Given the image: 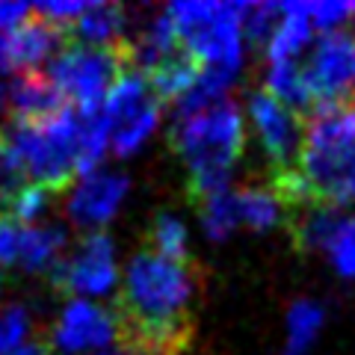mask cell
<instances>
[{"label":"cell","mask_w":355,"mask_h":355,"mask_svg":"<svg viewBox=\"0 0 355 355\" xmlns=\"http://www.w3.org/2000/svg\"><path fill=\"white\" fill-rule=\"evenodd\" d=\"M190 263L133 254L116 293L119 340L133 355H187L196 338Z\"/></svg>","instance_id":"1"},{"label":"cell","mask_w":355,"mask_h":355,"mask_svg":"<svg viewBox=\"0 0 355 355\" xmlns=\"http://www.w3.org/2000/svg\"><path fill=\"white\" fill-rule=\"evenodd\" d=\"M27 178L44 193H62L77 181L98 172L110 148L101 110L65 107L44 121H12L6 128Z\"/></svg>","instance_id":"2"},{"label":"cell","mask_w":355,"mask_h":355,"mask_svg":"<svg viewBox=\"0 0 355 355\" xmlns=\"http://www.w3.org/2000/svg\"><path fill=\"white\" fill-rule=\"evenodd\" d=\"M299 175L311 202L355 205V107H320L305 119Z\"/></svg>","instance_id":"3"},{"label":"cell","mask_w":355,"mask_h":355,"mask_svg":"<svg viewBox=\"0 0 355 355\" xmlns=\"http://www.w3.org/2000/svg\"><path fill=\"white\" fill-rule=\"evenodd\" d=\"M172 148L193 175H231V166L240 160L246 125L234 101H219L202 113L175 121L169 133Z\"/></svg>","instance_id":"4"},{"label":"cell","mask_w":355,"mask_h":355,"mask_svg":"<svg viewBox=\"0 0 355 355\" xmlns=\"http://www.w3.org/2000/svg\"><path fill=\"white\" fill-rule=\"evenodd\" d=\"M133 69V44L125 39L110 48L69 42L51 60L48 80L77 110H101L119 77Z\"/></svg>","instance_id":"5"},{"label":"cell","mask_w":355,"mask_h":355,"mask_svg":"<svg viewBox=\"0 0 355 355\" xmlns=\"http://www.w3.org/2000/svg\"><path fill=\"white\" fill-rule=\"evenodd\" d=\"M178 39L193 57L210 69L225 65L240 69L243 62V15L246 3H207V0H184L166 9Z\"/></svg>","instance_id":"6"},{"label":"cell","mask_w":355,"mask_h":355,"mask_svg":"<svg viewBox=\"0 0 355 355\" xmlns=\"http://www.w3.org/2000/svg\"><path fill=\"white\" fill-rule=\"evenodd\" d=\"M160 110H163V101L148 86L146 77L139 71L121 74L101 107L107 137H110V151H116L119 157L139 151L154 133V128H157Z\"/></svg>","instance_id":"7"},{"label":"cell","mask_w":355,"mask_h":355,"mask_svg":"<svg viewBox=\"0 0 355 355\" xmlns=\"http://www.w3.org/2000/svg\"><path fill=\"white\" fill-rule=\"evenodd\" d=\"M299 65L317 110L355 107V33L331 30L317 36Z\"/></svg>","instance_id":"8"},{"label":"cell","mask_w":355,"mask_h":355,"mask_svg":"<svg viewBox=\"0 0 355 355\" xmlns=\"http://www.w3.org/2000/svg\"><path fill=\"white\" fill-rule=\"evenodd\" d=\"M249 119L270 163V178L296 172L305 142V119H299V113L272 98L266 89L249 95Z\"/></svg>","instance_id":"9"},{"label":"cell","mask_w":355,"mask_h":355,"mask_svg":"<svg viewBox=\"0 0 355 355\" xmlns=\"http://www.w3.org/2000/svg\"><path fill=\"white\" fill-rule=\"evenodd\" d=\"M116 282H119L116 246L104 231L86 234L69 258H62V263L51 272V284L69 299L104 296L113 287H119Z\"/></svg>","instance_id":"10"},{"label":"cell","mask_w":355,"mask_h":355,"mask_svg":"<svg viewBox=\"0 0 355 355\" xmlns=\"http://www.w3.org/2000/svg\"><path fill=\"white\" fill-rule=\"evenodd\" d=\"M65 44H69V33L33 9V15H27L21 24L0 33V71L9 77L36 74L42 62L51 65Z\"/></svg>","instance_id":"11"},{"label":"cell","mask_w":355,"mask_h":355,"mask_svg":"<svg viewBox=\"0 0 355 355\" xmlns=\"http://www.w3.org/2000/svg\"><path fill=\"white\" fill-rule=\"evenodd\" d=\"M116 338H119L116 314H110L107 308L95 302H86V299H69V305L62 308V314L51 329L53 349L62 355L98 352Z\"/></svg>","instance_id":"12"},{"label":"cell","mask_w":355,"mask_h":355,"mask_svg":"<svg viewBox=\"0 0 355 355\" xmlns=\"http://www.w3.org/2000/svg\"><path fill=\"white\" fill-rule=\"evenodd\" d=\"M65 231L57 225H18L0 219V263L24 272H53L62 263Z\"/></svg>","instance_id":"13"},{"label":"cell","mask_w":355,"mask_h":355,"mask_svg":"<svg viewBox=\"0 0 355 355\" xmlns=\"http://www.w3.org/2000/svg\"><path fill=\"white\" fill-rule=\"evenodd\" d=\"M128 178L121 172H107L98 169L92 175H86L80 184L74 187V193L69 198V216L74 225L86 228L89 234L98 228H104L110 219L119 214L121 202L128 196Z\"/></svg>","instance_id":"14"},{"label":"cell","mask_w":355,"mask_h":355,"mask_svg":"<svg viewBox=\"0 0 355 355\" xmlns=\"http://www.w3.org/2000/svg\"><path fill=\"white\" fill-rule=\"evenodd\" d=\"M0 104L6 107V113L12 121H44L51 116L62 113L65 107H71L65 98L60 95V89L48 80L44 71L36 74H21L12 77L9 83L0 86Z\"/></svg>","instance_id":"15"},{"label":"cell","mask_w":355,"mask_h":355,"mask_svg":"<svg viewBox=\"0 0 355 355\" xmlns=\"http://www.w3.org/2000/svg\"><path fill=\"white\" fill-rule=\"evenodd\" d=\"M287 228H291L293 246L302 254H314V252H329L331 240H335L340 222L347 219L338 207H326V205H305L299 210H291L284 216Z\"/></svg>","instance_id":"16"},{"label":"cell","mask_w":355,"mask_h":355,"mask_svg":"<svg viewBox=\"0 0 355 355\" xmlns=\"http://www.w3.org/2000/svg\"><path fill=\"white\" fill-rule=\"evenodd\" d=\"M125 9L116 3H92L86 12L74 21V24L65 30L69 39L77 44H92V48H110V44L125 42Z\"/></svg>","instance_id":"17"},{"label":"cell","mask_w":355,"mask_h":355,"mask_svg":"<svg viewBox=\"0 0 355 355\" xmlns=\"http://www.w3.org/2000/svg\"><path fill=\"white\" fill-rule=\"evenodd\" d=\"M237 214H240V228L266 231L284 219V207L270 187L249 184L237 190Z\"/></svg>","instance_id":"18"},{"label":"cell","mask_w":355,"mask_h":355,"mask_svg":"<svg viewBox=\"0 0 355 355\" xmlns=\"http://www.w3.org/2000/svg\"><path fill=\"white\" fill-rule=\"evenodd\" d=\"M323 329V308L311 299H299L287 311V343L282 355H305Z\"/></svg>","instance_id":"19"},{"label":"cell","mask_w":355,"mask_h":355,"mask_svg":"<svg viewBox=\"0 0 355 355\" xmlns=\"http://www.w3.org/2000/svg\"><path fill=\"white\" fill-rule=\"evenodd\" d=\"M148 252L163 254L178 263H190V240H187V225L172 214H157L146 231Z\"/></svg>","instance_id":"20"},{"label":"cell","mask_w":355,"mask_h":355,"mask_svg":"<svg viewBox=\"0 0 355 355\" xmlns=\"http://www.w3.org/2000/svg\"><path fill=\"white\" fill-rule=\"evenodd\" d=\"M198 216H202L205 234L210 240H225L231 237V231L240 228V214H237V193H219L214 198H207L205 205H198Z\"/></svg>","instance_id":"21"},{"label":"cell","mask_w":355,"mask_h":355,"mask_svg":"<svg viewBox=\"0 0 355 355\" xmlns=\"http://www.w3.org/2000/svg\"><path fill=\"white\" fill-rule=\"evenodd\" d=\"M284 18L282 3H246V15H243V36L246 42L266 48L272 39V33L279 30Z\"/></svg>","instance_id":"22"},{"label":"cell","mask_w":355,"mask_h":355,"mask_svg":"<svg viewBox=\"0 0 355 355\" xmlns=\"http://www.w3.org/2000/svg\"><path fill=\"white\" fill-rule=\"evenodd\" d=\"M33 181L27 178V169H24V163H21L6 128H0V202L12 198L15 193H21Z\"/></svg>","instance_id":"23"},{"label":"cell","mask_w":355,"mask_h":355,"mask_svg":"<svg viewBox=\"0 0 355 355\" xmlns=\"http://www.w3.org/2000/svg\"><path fill=\"white\" fill-rule=\"evenodd\" d=\"M30 335V314L24 305H3L0 308V355H9L24 347Z\"/></svg>","instance_id":"24"},{"label":"cell","mask_w":355,"mask_h":355,"mask_svg":"<svg viewBox=\"0 0 355 355\" xmlns=\"http://www.w3.org/2000/svg\"><path fill=\"white\" fill-rule=\"evenodd\" d=\"M291 6L311 27H320L326 33L338 30L349 15H355V3H335V0H329V3H291Z\"/></svg>","instance_id":"25"},{"label":"cell","mask_w":355,"mask_h":355,"mask_svg":"<svg viewBox=\"0 0 355 355\" xmlns=\"http://www.w3.org/2000/svg\"><path fill=\"white\" fill-rule=\"evenodd\" d=\"M326 254L343 279H355V216H347L340 222L338 234L331 240Z\"/></svg>","instance_id":"26"},{"label":"cell","mask_w":355,"mask_h":355,"mask_svg":"<svg viewBox=\"0 0 355 355\" xmlns=\"http://www.w3.org/2000/svg\"><path fill=\"white\" fill-rule=\"evenodd\" d=\"M27 15H30V9L24 3H0V33L21 24Z\"/></svg>","instance_id":"27"},{"label":"cell","mask_w":355,"mask_h":355,"mask_svg":"<svg viewBox=\"0 0 355 355\" xmlns=\"http://www.w3.org/2000/svg\"><path fill=\"white\" fill-rule=\"evenodd\" d=\"M9 355H53L48 347H42V343H24L21 349H15V352H9Z\"/></svg>","instance_id":"28"},{"label":"cell","mask_w":355,"mask_h":355,"mask_svg":"<svg viewBox=\"0 0 355 355\" xmlns=\"http://www.w3.org/2000/svg\"><path fill=\"white\" fill-rule=\"evenodd\" d=\"M101 355H133V352H128V349H125V352H101Z\"/></svg>","instance_id":"29"}]
</instances>
